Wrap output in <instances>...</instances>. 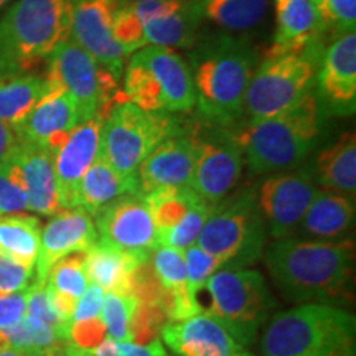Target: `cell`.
<instances>
[{"instance_id":"17","label":"cell","mask_w":356,"mask_h":356,"mask_svg":"<svg viewBox=\"0 0 356 356\" xmlns=\"http://www.w3.org/2000/svg\"><path fill=\"white\" fill-rule=\"evenodd\" d=\"M243 173V152L233 136L222 139H197V160L190 188L210 204L228 197Z\"/></svg>"},{"instance_id":"32","label":"cell","mask_w":356,"mask_h":356,"mask_svg":"<svg viewBox=\"0 0 356 356\" xmlns=\"http://www.w3.org/2000/svg\"><path fill=\"white\" fill-rule=\"evenodd\" d=\"M198 12L193 7L186 8L181 6L172 15L150 20L144 26L145 47L154 44V47H165L173 50L177 47L181 48L190 44L197 30Z\"/></svg>"},{"instance_id":"15","label":"cell","mask_w":356,"mask_h":356,"mask_svg":"<svg viewBox=\"0 0 356 356\" xmlns=\"http://www.w3.org/2000/svg\"><path fill=\"white\" fill-rule=\"evenodd\" d=\"M160 335L177 356H252L208 310L180 322H167Z\"/></svg>"},{"instance_id":"36","label":"cell","mask_w":356,"mask_h":356,"mask_svg":"<svg viewBox=\"0 0 356 356\" xmlns=\"http://www.w3.org/2000/svg\"><path fill=\"white\" fill-rule=\"evenodd\" d=\"M211 208L213 204L204 202L203 198L200 200V202L186 213L184 220L160 239V246H170L173 249H178V251H185L186 248L197 244L198 236L202 233V228L204 221H207L208 215H210Z\"/></svg>"},{"instance_id":"29","label":"cell","mask_w":356,"mask_h":356,"mask_svg":"<svg viewBox=\"0 0 356 356\" xmlns=\"http://www.w3.org/2000/svg\"><path fill=\"white\" fill-rule=\"evenodd\" d=\"M42 229L40 218L25 211L0 215V252L22 264L35 267Z\"/></svg>"},{"instance_id":"18","label":"cell","mask_w":356,"mask_h":356,"mask_svg":"<svg viewBox=\"0 0 356 356\" xmlns=\"http://www.w3.org/2000/svg\"><path fill=\"white\" fill-rule=\"evenodd\" d=\"M81 122L84 121L74 101L63 89L48 83V91L15 127V132L19 140L42 145L55 154L68 134Z\"/></svg>"},{"instance_id":"39","label":"cell","mask_w":356,"mask_h":356,"mask_svg":"<svg viewBox=\"0 0 356 356\" xmlns=\"http://www.w3.org/2000/svg\"><path fill=\"white\" fill-rule=\"evenodd\" d=\"M29 210L26 191L12 159L0 163V215Z\"/></svg>"},{"instance_id":"1","label":"cell","mask_w":356,"mask_h":356,"mask_svg":"<svg viewBox=\"0 0 356 356\" xmlns=\"http://www.w3.org/2000/svg\"><path fill=\"white\" fill-rule=\"evenodd\" d=\"M270 277L289 299L299 304L346 305L353 300V239L282 238L266 249Z\"/></svg>"},{"instance_id":"24","label":"cell","mask_w":356,"mask_h":356,"mask_svg":"<svg viewBox=\"0 0 356 356\" xmlns=\"http://www.w3.org/2000/svg\"><path fill=\"white\" fill-rule=\"evenodd\" d=\"M84 267L89 284L101 287L106 293H132V280L137 267L149 261L131 252L122 251L109 244L97 241L95 246L84 252Z\"/></svg>"},{"instance_id":"50","label":"cell","mask_w":356,"mask_h":356,"mask_svg":"<svg viewBox=\"0 0 356 356\" xmlns=\"http://www.w3.org/2000/svg\"><path fill=\"white\" fill-rule=\"evenodd\" d=\"M8 2H10V0H0V8H3V6H7Z\"/></svg>"},{"instance_id":"45","label":"cell","mask_w":356,"mask_h":356,"mask_svg":"<svg viewBox=\"0 0 356 356\" xmlns=\"http://www.w3.org/2000/svg\"><path fill=\"white\" fill-rule=\"evenodd\" d=\"M104 293L106 292L102 291L101 287L95 286V284H89L83 296L78 299L76 305H74V312H73V317H71V322H79V320L101 317Z\"/></svg>"},{"instance_id":"6","label":"cell","mask_w":356,"mask_h":356,"mask_svg":"<svg viewBox=\"0 0 356 356\" xmlns=\"http://www.w3.org/2000/svg\"><path fill=\"white\" fill-rule=\"evenodd\" d=\"M266 234L256 191L244 190L213 204L197 246L218 257L222 264L246 267L261 257Z\"/></svg>"},{"instance_id":"23","label":"cell","mask_w":356,"mask_h":356,"mask_svg":"<svg viewBox=\"0 0 356 356\" xmlns=\"http://www.w3.org/2000/svg\"><path fill=\"white\" fill-rule=\"evenodd\" d=\"M274 6L277 29L274 44L267 56L305 50L323 32L317 8L312 0H274Z\"/></svg>"},{"instance_id":"44","label":"cell","mask_w":356,"mask_h":356,"mask_svg":"<svg viewBox=\"0 0 356 356\" xmlns=\"http://www.w3.org/2000/svg\"><path fill=\"white\" fill-rule=\"evenodd\" d=\"M29 289L24 292L0 293V330L20 322L26 314Z\"/></svg>"},{"instance_id":"37","label":"cell","mask_w":356,"mask_h":356,"mask_svg":"<svg viewBox=\"0 0 356 356\" xmlns=\"http://www.w3.org/2000/svg\"><path fill=\"white\" fill-rule=\"evenodd\" d=\"M186 266V289L191 300L198 302V293L207 287L208 279L211 277L216 269H220L222 262L210 252H207L197 244L186 248L184 251Z\"/></svg>"},{"instance_id":"43","label":"cell","mask_w":356,"mask_h":356,"mask_svg":"<svg viewBox=\"0 0 356 356\" xmlns=\"http://www.w3.org/2000/svg\"><path fill=\"white\" fill-rule=\"evenodd\" d=\"M108 337L106 325L101 317L71 322L68 332V343L79 350L89 351L101 343Z\"/></svg>"},{"instance_id":"35","label":"cell","mask_w":356,"mask_h":356,"mask_svg":"<svg viewBox=\"0 0 356 356\" xmlns=\"http://www.w3.org/2000/svg\"><path fill=\"white\" fill-rule=\"evenodd\" d=\"M139 300L127 293H104L101 318L106 325L108 337L118 341H131V325Z\"/></svg>"},{"instance_id":"10","label":"cell","mask_w":356,"mask_h":356,"mask_svg":"<svg viewBox=\"0 0 356 356\" xmlns=\"http://www.w3.org/2000/svg\"><path fill=\"white\" fill-rule=\"evenodd\" d=\"M44 78L74 101L83 121H88L101 109L126 101L124 95L118 96L115 91L118 78L73 40L58 44L48 56V73Z\"/></svg>"},{"instance_id":"21","label":"cell","mask_w":356,"mask_h":356,"mask_svg":"<svg viewBox=\"0 0 356 356\" xmlns=\"http://www.w3.org/2000/svg\"><path fill=\"white\" fill-rule=\"evenodd\" d=\"M10 159L24 184L30 211L42 216H53L63 210L58 198L55 165L50 150L20 140Z\"/></svg>"},{"instance_id":"47","label":"cell","mask_w":356,"mask_h":356,"mask_svg":"<svg viewBox=\"0 0 356 356\" xmlns=\"http://www.w3.org/2000/svg\"><path fill=\"white\" fill-rule=\"evenodd\" d=\"M0 356H40L29 351H22L15 348H7V346H0Z\"/></svg>"},{"instance_id":"16","label":"cell","mask_w":356,"mask_h":356,"mask_svg":"<svg viewBox=\"0 0 356 356\" xmlns=\"http://www.w3.org/2000/svg\"><path fill=\"white\" fill-rule=\"evenodd\" d=\"M99 241L95 218L83 208L60 210L42 229V241L37 262L35 282L44 284L50 269L66 256L88 252Z\"/></svg>"},{"instance_id":"51","label":"cell","mask_w":356,"mask_h":356,"mask_svg":"<svg viewBox=\"0 0 356 356\" xmlns=\"http://www.w3.org/2000/svg\"><path fill=\"white\" fill-rule=\"evenodd\" d=\"M127 2H152V0H127Z\"/></svg>"},{"instance_id":"31","label":"cell","mask_w":356,"mask_h":356,"mask_svg":"<svg viewBox=\"0 0 356 356\" xmlns=\"http://www.w3.org/2000/svg\"><path fill=\"white\" fill-rule=\"evenodd\" d=\"M144 200L152 215L160 246V239L184 220L202 197L190 186H165L145 193Z\"/></svg>"},{"instance_id":"7","label":"cell","mask_w":356,"mask_h":356,"mask_svg":"<svg viewBox=\"0 0 356 356\" xmlns=\"http://www.w3.org/2000/svg\"><path fill=\"white\" fill-rule=\"evenodd\" d=\"M251 76L252 56L241 44L225 42L208 51L193 74L200 114L220 126L239 119Z\"/></svg>"},{"instance_id":"13","label":"cell","mask_w":356,"mask_h":356,"mask_svg":"<svg viewBox=\"0 0 356 356\" xmlns=\"http://www.w3.org/2000/svg\"><path fill=\"white\" fill-rule=\"evenodd\" d=\"M317 190L315 178L309 172L275 173L262 181L256 198L274 239L289 238L299 228Z\"/></svg>"},{"instance_id":"41","label":"cell","mask_w":356,"mask_h":356,"mask_svg":"<svg viewBox=\"0 0 356 356\" xmlns=\"http://www.w3.org/2000/svg\"><path fill=\"white\" fill-rule=\"evenodd\" d=\"M88 353L91 356H168L160 338L147 343H136V341H118L106 337Z\"/></svg>"},{"instance_id":"40","label":"cell","mask_w":356,"mask_h":356,"mask_svg":"<svg viewBox=\"0 0 356 356\" xmlns=\"http://www.w3.org/2000/svg\"><path fill=\"white\" fill-rule=\"evenodd\" d=\"M25 315H32V317L50 325L61 340L68 341L70 325L63 322L60 315L56 314V310L53 309L50 296H48L47 286H44V284L33 282L32 287L29 289V300H26Z\"/></svg>"},{"instance_id":"42","label":"cell","mask_w":356,"mask_h":356,"mask_svg":"<svg viewBox=\"0 0 356 356\" xmlns=\"http://www.w3.org/2000/svg\"><path fill=\"white\" fill-rule=\"evenodd\" d=\"M35 282V267L0 252V293L24 292Z\"/></svg>"},{"instance_id":"33","label":"cell","mask_w":356,"mask_h":356,"mask_svg":"<svg viewBox=\"0 0 356 356\" xmlns=\"http://www.w3.org/2000/svg\"><path fill=\"white\" fill-rule=\"evenodd\" d=\"M270 0H207L203 15L229 30H246L264 19Z\"/></svg>"},{"instance_id":"12","label":"cell","mask_w":356,"mask_h":356,"mask_svg":"<svg viewBox=\"0 0 356 356\" xmlns=\"http://www.w3.org/2000/svg\"><path fill=\"white\" fill-rule=\"evenodd\" d=\"M92 218L99 241L109 246L147 259L159 248L157 231L144 195H122L101 208Z\"/></svg>"},{"instance_id":"46","label":"cell","mask_w":356,"mask_h":356,"mask_svg":"<svg viewBox=\"0 0 356 356\" xmlns=\"http://www.w3.org/2000/svg\"><path fill=\"white\" fill-rule=\"evenodd\" d=\"M19 144L20 140L15 129L10 124L0 121V163H3L12 157V154L15 152Z\"/></svg>"},{"instance_id":"8","label":"cell","mask_w":356,"mask_h":356,"mask_svg":"<svg viewBox=\"0 0 356 356\" xmlns=\"http://www.w3.org/2000/svg\"><path fill=\"white\" fill-rule=\"evenodd\" d=\"M177 134V124L168 114L149 113L132 102L121 101L104 121L101 157L122 177L137 181V170L147 155Z\"/></svg>"},{"instance_id":"28","label":"cell","mask_w":356,"mask_h":356,"mask_svg":"<svg viewBox=\"0 0 356 356\" xmlns=\"http://www.w3.org/2000/svg\"><path fill=\"white\" fill-rule=\"evenodd\" d=\"M129 193H140L137 181L115 172L99 154L79 181L78 208L95 216L106 204Z\"/></svg>"},{"instance_id":"2","label":"cell","mask_w":356,"mask_h":356,"mask_svg":"<svg viewBox=\"0 0 356 356\" xmlns=\"http://www.w3.org/2000/svg\"><path fill=\"white\" fill-rule=\"evenodd\" d=\"M356 318L330 304H299L270 320L262 356H355Z\"/></svg>"},{"instance_id":"22","label":"cell","mask_w":356,"mask_h":356,"mask_svg":"<svg viewBox=\"0 0 356 356\" xmlns=\"http://www.w3.org/2000/svg\"><path fill=\"white\" fill-rule=\"evenodd\" d=\"M134 56L152 73L162 88L167 113H186L197 104L193 73L178 53L165 47L140 48Z\"/></svg>"},{"instance_id":"5","label":"cell","mask_w":356,"mask_h":356,"mask_svg":"<svg viewBox=\"0 0 356 356\" xmlns=\"http://www.w3.org/2000/svg\"><path fill=\"white\" fill-rule=\"evenodd\" d=\"M207 292L210 296L208 312L246 348L275 307L262 274L244 266L222 264L208 279Z\"/></svg>"},{"instance_id":"19","label":"cell","mask_w":356,"mask_h":356,"mask_svg":"<svg viewBox=\"0 0 356 356\" xmlns=\"http://www.w3.org/2000/svg\"><path fill=\"white\" fill-rule=\"evenodd\" d=\"M318 95L333 114H353L356 106V35H341L327 48L317 70Z\"/></svg>"},{"instance_id":"14","label":"cell","mask_w":356,"mask_h":356,"mask_svg":"<svg viewBox=\"0 0 356 356\" xmlns=\"http://www.w3.org/2000/svg\"><path fill=\"white\" fill-rule=\"evenodd\" d=\"M113 108L101 109L88 121L78 124L53 154L58 198L63 210L78 208L79 181L101 154L102 127Z\"/></svg>"},{"instance_id":"25","label":"cell","mask_w":356,"mask_h":356,"mask_svg":"<svg viewBox=\"0 0 356 356\" xmlns=\"http://www.w3.org/2000/svg\"><path fill=\"white\" fill-rule=\"evenodd\" d=\"M355 215V198L317 190L299 228L314 239L337 241L353 228Z\"/></svg>"},{"instance_id":"48","label":"cell","mask_w":356,"mask_h":356,"mask_svg":"<svg viewBox=\"0 0 356 356\" xmlns=\"http://www.w3.org/2000/svg\"><path fill=\"white\" fill-rule=\"evenodd\" d=\"M66 353H68L70 356H91L88 351L79 350V348H76V346H73L70 343H66Z\"/></svg>"},{"instance_id":"4","label":"cell","mask_w":356,"mask_h":356,"mask_svg":"<svg viewBox=\"0 0 356 356\" xmlns=\"http://www.w3.org/2000/svg\"><path fill=\"white\" fill-rule=\"evenodd\" d=\"M320 132V106L309 92L284 113L251 121L233 136L243 157L257 175L287 170L304 160Z\"/></svg>"},{"instance_id":"49","label":"cell","mask_w":356,"mask_h":356,"mask_svg":"<svg viewBox=\"0 0 356 356\" xmlns=\"http://www.w3.org/2000/svg\"><path fill=\"white\" fill-rule=\"evenodd\" d=\"M51 356H70L68 353H66V345L63 346V348H61L60 351H56L55 355H51Z\"/></svg>"},{"instance_id":"34","label":"cell","mask_w":356,"mask_h":356,"mask_svg":"<svg viewBox=\"0 0 356 356\" xmlns=\"http://www.w3.org/2000/svg\"><path fill=\"white\" fill-rule=\"evenodd\" d=\"M84 261H86L84 252H76V254L66 256L61 261H58L44 280L48 291L78 302L89 286Z\"/></svg>"},{"instance_id":"9","label":"cell","mask_w":356,"mask_h":356,"mask_svg":"<svg viewBox=\"0 0 356 356\" xmlns=\"http://www.w3.org/2000/svg\"><path fill=\"white\" fill-rule=\"evenodd\" d=\"M317 63L314 44L302 51L267 56L252 73L244 99L251 121L284 113L304 99L317 78Z\"/></svg>"},{"instance_id":"30","label":"cell","mask_w":356,"mask_h":356,"mask_svg":"<svg viewBox=\"0 0 356 356\" xmlns=\"http://www.w3.org/2000/svg\"><path fill=\"white\" fill-rule=\"evenodd\" d=\"M47 91V78L38 74L0 78V121L15 129Z\"/></svg>"},{"instance_id":"3","label":"cell","mask_w":356,"mask_h":356,"mask_svg":"<svg viewBox=\"0 0 356 356\" xmlns=\"http://www.w3.org/2000/svg\"><path fill=\"white\" fill-rule=\"evenodd\" d=\"M71 0H19L0 19V78L26 74L66 40Z\"/></svg>"},{"instance_id":"11","label":"cell","mask_w":356,"mask_h":356,"mask_svg":"<svg viewBox=\"0 0 356 356\" xmlns=\"http://www.w3.org/2000/svg\"><path fill=\"white\" fill-rule=\"evenodd\" d=\"M119 0H71L70 40L88 51L101 66L119 78L131 56L113 33Z\"/></svg>"},{"instance_id":"38","label":"cell","mask_w":356,"mask_h":356,"mask_svg":"<svg viewBox=\"0 0 356 356\" xmlns=\"http://www.w3.org/2000/svg\"><path fill=\"white\" fill-rule=\"evenodd\" d=\"M322 22V29L333 35L355 32L356 0H312Z\"/></svg>"},{"instance_id":"20","label":"cell","mask_w":356,"mask_h":356,"mask_svg":"<svg viewBox=\"0 0 356 356\" xmlns=\"http://www.w3.org/2000/svg\"><path fill=\"white\" fill-rule=\"evenodd\" d=\"M197 160V139L188 136H172L147 155L137 170L140 195L165 188L190 186Z\"/></svg>"},{"instance_id":"27","label":"cell","mask_w":356,"mask_h":356,"mask_svg":"<svg viewBox=\"0 0 356 356\" xmlns=\"http://www.w3.org/2000/svg\"><path fill=\"white\" fill-rule=\"evenodd\" d=\"M315 184L332 193L355 198L356 136L345 132L335 144L322 150L315 162Z\"/></svg>"},{"instance_id":"26","label":"cell","mask_w":356,"mask_h":356,"mask_svg":"<svg viewBox=\"0 0 356 356\" xmlns=\"http://www.w3.org/2000/svg\"><path fill=\"white\" fill-rule=\"evenodd\" d=\"M160 286L170 299L168 322H180L202 312V305L191 300L186 289V266L184 251L170 246H159L149 257Z\"/></svg>"}]
</instances>
